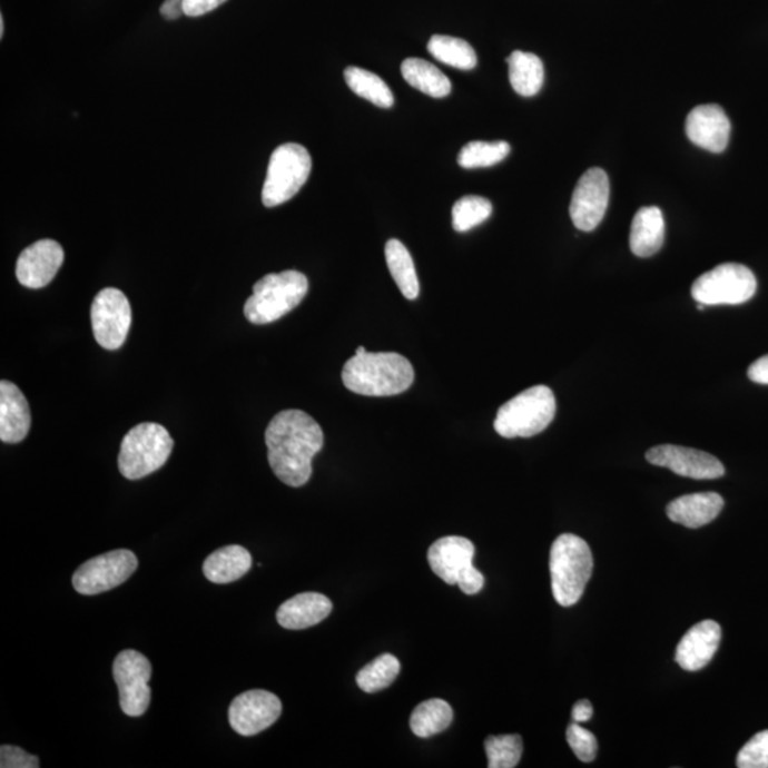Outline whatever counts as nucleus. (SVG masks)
Instances as JSON below:
<instances>
[{
  "label": "nucleus",
  "mask_w": 768,
  "mask_h": 768,
  "mask_svg": "<svg viewBox=\"0 0 768 768\" xmlns=\"http://www.w3.org/2000/svg\"><path fill=\"white\" fill-rule=\"evenodd\" d=\"M593 558L582 538L562 534L551 547L550 571L552 595L561 607L575 605L591 580Z\"/></svg>",
  "instance_id": "nucleus-3"
},
{
  "label": "nucleus",
  "mask_w": 768,
  "mask_h": 768,
  "mask_svg": "<svg viewBox=\"0 0 768 768\" xmlns=\"http://www.w3.org/2000/svg\"><path fill=\"white\" fill-rule=\"evenodd\" d=\"M452 706L442 699H430L420 703L410 717V727L420 739L442 733L453 721Z\"/></svg>",
  "instance_id": "nucleus-27"
},
{
  "label": "nucleus",
  "mask_w": 768,
  "mask_h": 768,
  "mask_svg": "<svg viewBox=\"0 0 768 768\" xmlns=\"http://www.w3.org/2000/svg\"><path fill=\"white\" fill-rule=\"evenodd\" d=\"M309 282L298 270H284L264 276L254 285V294L245 302V317L254 325L273 324L289 314L304 301Z\"/></svg>",
  "instance_id": "nucleus-4"
},
{
  "label": "nucleus",
  "mask_w": 768,
  "mask_h": 768,
  "mask_svg": "<svg viewBox=\"0 0 768 768\" xmlns=\"http://www.w3.org/2000/svg\"><path fill=\"white\" fill-rule=\"evenodd\" d=\"M730 120L717 105L695 107L686 119V135L695 146L710 152H723L730 140Z\"/></svg>",
  "instance_id": "nucleus-16"
},
{
  "label": "nucleus",
  "mask_w": 768,
  "mask_h": 768,
  "mask_svg": "<svg viewBox=\"0 0 768 768\" xmlns=\"http://www.w3.org/2000/svg\"><path fill=\"white\" fill-rule=\"evenodd\" d=\"M555 413L554 392L540 384L503 404L496 413L494 429L505 439L532 437L550 426Z\"/></svg>",
  "instance_id": "nucleus-5"
},
{
  "label": "nucleus",
  "mask_w": 768,
  "mask_h": 768,
  "mask_svg": "<svg viewBox=\"0 0 768 768\" xmlns=\"http://www.w3.org/2000/svg\"><path fill=\"white\" fill-rule=\"evenodd\" d=\"M739 768H768V730L760 731L737 755Z\"/></svg>",
  "instance_id": "nucleus-34"
},
{
  "label": "nucleus",
  "mask_w": 768,
  "mask_h": 768,
  "mask_svg": "<svg viewBox=\"0 0 768 768\" xmlns=\"http://www.w3.org/2000/svg\"><path fill=\"white\" fill-rule=\"evenodd\" d=\"M427 49L434 59L460 70H473L477 66V55L463 39L452 36L434 35Z\"/></svg>",
  "instance_id": "nucleus-29"
},
{
  "label": "nucleus",
  "mask_w": 768,
  "mask_h": 768,
  "mask_svg": "<svg viewBox=\"0 0 768 768\" xmlns=\"http://www.w3.org/2000/svg\"><path fill=\"white\" fill-rule=\"evenodd\" d=\"M756 291V276L747 266L723 264L696 279L691 296L705 306L741 305L750 301Z\"/></svg>",
  "instance_id": "nucleus-8"
},
{
  "label": "nucleus",
  "mask_w": 768,
  "mask_h": 768,
  "mask_svg": "<svg viewBox=\"0 0 768 768\" xmlns=\"http://www.w3.org/2000/svg\"><path fill=\"white\" fill-rule=\"evenodd\" d=\"M749 378L751 382L768 384V355L757 358L749 367Z\"/></svg>",
  "instance_id": "nucleus-39"
},
{
  "label": "nucleus",
  "mask_w": 768,
  "mask_h": 768,
  "mask_svg": "<svg viewBox=\"0 0 768 768\" xmlns=\"http://www.w3.org/2000/svg\"><path fill=\"white\" fill-rule=\"evenodd\" d=\"M647 460L658 467L669 469L675 474L695 480L720 479L726 473L725 465L715 455L682 445H658L649 450Z\"/></svg>",
  "instance_id": "nucleus-14"
},
{
  "label": "nucleus",
  "mask_w": 768,
  "mask_h": 768,
  "mask_svg": "<svg viewBox=\"0 0 768 768\" xmlns=\"http://www.w3.org/2000/svg\"><path fill=\"white\" fill-rule=\"evenodd\" d=\"M312 171V158L304 146L296 142L282 145L270 156L263 188L266 208L288 203L305 186Z\"/></svg>",
  "instance_id": "nucleus-7"
},
{
  "label": "nucleus",
  "mask_w": 768,
  "mask_h": 768,
  "mask_svg": "<svg viewBox=\"0 0 768 768\" xmlns=\"http://www.w3.org/2000/svg\"><path fill=\"white\" fill-rule=\"evenodd\" d=\"M346 85L353 93L373 102L382 109H391L394 105V96L383 79L372 71L351 66L345 70Z\"/></svg>",
  "instance_id": "nucleus-28"
},
{
  "label": "nucleus",
  "mask_w": 768,
  "mask_h": 768,
  "mask_svg": "<svg viewBox=\"0 0 768 768\" xmlns=\"http://www.w3.org/2000/svg\"><path fill=\"white\" fill-rule=\"evenodd\" d=\"M721 639L720 624L703 621L691 627L676 649L675 659L688 672H698L713 659Z\"/></svg>",
  "instance_id": "nucleus-18"
},
{
  "label": "nucleus",
  "mask_w": 768,
  "mask_h": 768,
  "mask_svg": "<svg viewBox=\"0 0 768 768\" xmlns=\"http://www.w3.org/2000/svg\"><path fill=\"white\" fill-rule=\"evenodd\" d=\"M332 609L329 598L317 592H304L282 603L276 612V621L282 628L301 631L325 621Z\"/></svg>",
  "instance_id": "nucleus-20"
},
{
  "label": "nucleus",
  "mask_w": 768,
  "mask_h": 768,
  "mask_svg": "<svg viewBox=\"0 0 768 768\" xmlns=\"http://www.w3.org/2000/svg\"><path fill=\"white\" fill-rule=\"evenodd\" d=\"M282 703L278 696L266 690H249L237 696L229 706V725L240 736L260 733L279 719Z\"/></svg>",
  "instance_id": "nucleus-13"
},
{
  "label": "nucleus",
  "mask_w": 768,
  "mask_h": 768,
  "mask_svg": "<svg viewBox=\"0 0 768 768\" xmlns=\"http://www.w3.org/2000/svg\"><path fill=\"white\" fill-rule=\"evenodd\" d=\"M698 309H699V311H703V309H705V305L699 304V305H698Z\"/></svg>",
  "instance_id": "nucleus-43"
},
{
  "label": "nucleus",
  "mask_w": 768,
  "mask_h": 768,
  "mask_svg": "<svg viewBox=\"0 0 768 768\" xmlns=\"http://www.w3.org/2000/svg\"><path fill=\"white\" fill-rule=\"evenodd\" d=\"M342 381L347 391L362 396H396L412 386L414 368L398 353H368L361 346L343 366Z\"/></svg>",
  "instance_id": "nucleus-2"
},
{
  "label": "nucleus",
  "mask_w": 768,
  "mask_h": 768,
  "mask_svg": "<svg viewBox=\"0 0 768 768\" xmlns=\"http://www.w3.org/2000/svg\"><path fill=\"white\" fill-rule=\"evenodd\" d=\"M484 582L485 580L483 573H481L479 570H475V567H473L460 577L457 587L465 593V595H475V593H479L481 589H483Z\"/></svg>",
  "instance_id": "nucleus-38"
},
{
  "label": "nucleus",
  "mask_w": 768,
  "mask_h": 768,
  "mask_svg": "<svg viewBox=\"0 0 768 768\" xmlns=\"http://www.w3.org/2000/svg\"><path fill=\"white\" fill-rule=\"evenodd\" d=\"M490 768H514L522 757V739L519 735L490 736L484 742Z\"/></svg>",
  "instance_id": "nucleus-32"
},
{
  "label": "nucleus",
  "mask_w": 768,
  "mask_h": 768,
  "mask_svg": "<svg viewBox=\"0 0 768 768\" xmlns=\"http://www.w3.org/2000/svg\"><path fill=\"white\" fill-rule=\"evenodd\" d=\"M510 69V83L515 93L522 97H532L540 93L544 85V65L538 56L526 51H512L506 59Z\"/></svg>",
  "instance_id": "nucleus-24"
},
{
  "label": "nucleus",
  "mask_w": 768,
  "mask_h": 768,
  "mask_svg": "<svg viewBox=\"0 0 768 768\" xmlns=\"http://www.w3.org/2000/svg\"><path fill=\"white\" fill-rule=\"evenodd\" d=\"M608 174L601 168H591L578 181L572 194L570 214L573 225L583 233H591L602 223L609 204Z\"/></svg>",
  "instance_id": "nucleus-12"
},
{
  "label": "nucleus",
  "mask_w": 768,
  "mask_h": 768,
  "mask_svg": "<svg viewBox=\"0 0 768 768\" xmlns=\"http://www.w3.org/2000/svg\"><path fill=\"white\" fill-rule=\"evenodd\" d=\"M567 740L578 759L583 762H591L595 760L598 751L597 737L591 731L583 729L580 723L573 721L568 726Z\"/></svg>",
  "instance_id": "nucleus-35"
},
{
  "label": "nucleus",
  "mask_w": 768,
  "mask_h": 768,
  "mask_svg": "<svg viewBox=\"0 0 768 768\" xmlns=\"http://www.w3.org/2000/svg\"><path fill=\"white\" fill-rule=\"evenodd\" d=\"M491 213H493V205L486 198L477 196L460 198L453 207V228L457 233H467L485 223Z\"/></svg>",
  "instance_id": "nucleus-33"
},
{
  "label": "nucleus",
  "mask_w": 768,
  "mask_h": 768,
  "mask_svg": "<svg viewBox=\"0 0 768 768\" xmlns=\"http://www.w3.org/2000/svg\"><path fill=\"white\" fill-rule=\"evenodd\" d=\"M138 567L135 552L116 550L91 558L75 572L73 588L81 595H97L125 583Z\"/></svg>",
  "instance_id": "nucleus-10"
},
{
  "label": "nucleus",
  "mask_w": 768,
  "mask_h": 768,
  "mask_svg": "<svg viewBox=\"0 0 768 768\" xmlns=\"http://www.w3.org/2000/svg\"><path fill=\"white\" fill-rule=\"evenodd\" d=\"M174 447L166 427L157 423H141L122 439L119 470L127 480H140L160 470Z\"/></svg>",
  "instance_id": "nucleus-6"
},
{
  "label": "nucleus",
  "mask_w": 768,
  "mask_h": 768,
  "mask_svg": "<svg viewBox=\"0 0 768 768\" xmlns=\"http://www.w3.org/2000/svg\"><path fill=\"white\" fill-rule=\"evenodd\" d=\"M725 500L716 493H698L679 496L668 505L666 514L676 524L700 529L710 524L723 510Z\"/></svg>",
  "instance_id": "nucleus-21"
},
{
  "label": "nucleus",
  "mask_w": 768,
  "mask_h": 768,
  "mask_svg": "<svg viewBox=\"0 0 768 768\" xmlns=\"http://www.w3.org/2000/svg\"><path fill=\"white\" fill-rule=\"evenodd\" d=\"M0 767L2 768H38V757L29 755L19 747L3 745L0 747Z\"/></svg>",
  "instance_id": "nucleus-36"
},
{
  "label": "nucleus",
  "mask_w": 768,
  "mask_h": 768,
  "mask_svg": "<svg viewBox=\"0 0 768 768\" xmlns=\"http://www.w3.org/2000/svg\"><path fill=\"white\" fill-rule=\"evenodd\" d=\"M160 12L163 18L168 20H176L181 18L183 14H186L184 13L183 0H166V2L161 4Z\"/></svg>",
  "instance_id": "nucleus-41"
},
{
  "label": "nucleus",
  "mask_w": 768,
  "mask_h": 768,
  "mask_svg": "<svg viewBox=\"0 0 768 768\" xmlns=\"http://www.w3.org/2000/svg\"><path fill=\"white\" fill-rule=\"evenodd\" d=\"M402 75L410 86L433 97V99H443V97L452 93V81L442 70L435 68L427 60L417 58L404 60Z\"/></svg>",
  "instance_id": "nucleus-25"
},
{
  "label": "nucleus",
  "mask_w": 768,
  "mask_h": 768,
  "mask_svg": "<svg viewBox=\"0 0 768 768\" xmlns=\"http://www.w3.org/2000/svg\"><path fill=\"white\" fill-rule=\"evenodd\" d=\"M268 461L282 483L305 485L312 475V460L324 447L325 435L315 419L302 410H284L266 427Z\"/></svg>",
  "instance_id": "nucleus-1"
},
{
  "label": "nucleus",
  "mask_w": 768,
  "mask_h": 768,
  "mask_svg": "<svg viewBox=\"0 0 768 768\" xmlns=\"http://www.w3.org/2000/svg\"><path fill=\"white\" fill-rule=\"evenodd\" d=\"M475 547L463 536H444L435 541L427 552L433 572L449 585H457L460 577L473 568Z\"/></svg>",
  "instance_id": "nucleus-17"
},
{
  "label": "nucleus",
  "mask_w": 768,
  "mask_h": 768,
  "mask_svg": "<svg viewBox=\"0 0 768 768\" xmlns=\"http://www.w3.org/2000/svg\"><path fill=\"white\" fill-rule=\"evenodd\" d=\"M90 317L96 341L101 347L117 351L125 345L132 316L130 302L121 291H100L91 305Z\"/></svg>",
  "instance_id": "nucleus-11"
},
{
  "label": "nucleus",
  "mask_w": 768,
  "mask_h": 768,
  "mask_svg": "<svg viewBox=\"0 0 768 768\" xmlns=\"http://www.w3.org/2000/svg\"><path fill=\"white\" fill-rule=\"evenodd\" d=\"M384 255H386V263L388 270H391L392 278L396 282L404 298L410 301L417 299L420 284L416 266H414L408 249L404 247L401 240L391 239L387 240L386 248H384Z\"/></svg>",
  "instance_id": "nucleus-26"
},
{
  "label": "nucleus",
  "mask_w": 768,
  "mask_h": 768,
  "mask_svg": "<svg viewBox=\"0 0 768 768\" xmlns=\"http://www.w3.org/2000/svg\"><path fill=\"white\" fill-rule=\"evenodd\" d=\"M253 567V557L240 545L219 548L204 561L205 578L213 583H230L240 580Z\"/></svg>",
  "instance_id": "nucleus-23"
},
{
  "label": "nucleus",
  "mask_w": 768,
  "mask_h": 768,
  "mask_svg": "<svg viewBox=\"0 0 768 768\" xmlns=\"http://www.w3.org/2000/svg\"><path fill=\"white\" fill-rule=\"evenodd\" d=\"M592 715L593 709L589 700H580L573 706L572 720L575 721V723H585V721L591 720Z\"/></svg>",
  "instance_id": "nucleus-40"
},
{
  "label": "nucleus",
  "mask_w": 768,
  "mask_h": 768,
  "mask_svg": "<svg viewBox=\"0 0 768 768\" xmlns=\"http://www.w3.org/2000/svg\"><path fill=\"white\" fill-rule=\"evenodd\" d=\"M65 263V250L53 239H40L20 254L17 278L29 289L48 286Z\"/></svg>",
  "instance_id": "nucleus-15"
},
{
  "label": "nucleus",
  "mask_w": 768,
  "mask_h": 768,
  "mask_svg": "<svg viewBox=\"0 0 768 768\" xmlns=\"http://www.w3.org/2000/svg\"><path fill=\"white\" fill-rule=\"evenodd\" d=\"M4 33V23H3V18H0V36L3 38Z\"/></svg>",
  "instance_id": "nucleus-42"
},
{
  "label": "nucleus",
  "mask_w": 768,
  "mask_h": 768,
  "mask_svg": "<svg viewBox=\"0 0 768 768\" xmlns=\"http://www.w3.org/2000/svg\"><path fill=\"white\" fill-rule=\"evenodd\" d=\"M29 403L17 384L0 382V440L3 443L18 444L29 434Z\"/></svg>",
  "instance_id": "nucleus-19"
},
{
  "label": "nucleus",
  "mask_w": 768,
  "mask_h": 768,
  "mask_svg": "<svg viewBox=\"0 0 768 768\" xmlns=\"http://www.w3.org/2000/svg\"><path fill=\"white\" fill-rule=\"evenodd\" d=\"M227 0H183L184 13L189 18L204 17L221 7Z\"/></svg>",
  "instance_id": "nucleus-37"
},
{
  "label": "nucleus",
  "mask_w": 768,
  "mask_h": 768,
  "mask_svg": "<svg viewBox=\"0 0 768 768\" xmlns=\"http://www.w3.org/2000/svg\"><path fill=\"white\" fill-rule=\"evenodd\" d=\"M664 240L663 214L658 207L640 208L634 215L631 228L632 253L639 258H649L659 253Z\"/></svg>",
  "instance_id": "nucleus-22"
},
{
  "label": "nucleus",
  "mask_w": 768,
  "mask_h": 768,
  "mask_svg": "<svg viewBox=\"0 0 768 768\" xmlns=\"http://www.w3.org/2000/svg\"><path fill=\"white\" fill-rule=\"evenodd\" d=\"M401 672V662L391 653H384L368 663L356 676L358 688L366 693H376L388 688Z\"/></svg>",
  "instance_id": "nucleus-30"
},
{
  "label": "nucleus",
  "mask_w": 768,
  "mask_h": 768,
  "mask_svg": "<svg viewBox=\"0 0 768 768\" xmlns=\"http://www.w3.org/2000/svg\"><path fill=\"white\" fill-rule=\"evenodd\" d=\"M511 147L506 141H471L461 148L457 161L460 167L473 168L493 167L509 157Z\"/></svg>",
  "instance_id": "nucleus-31"
},
{
  "label": "nucleus",
  "mask_w": 768,
  "mask_h": 768,
  "mask_svg": "<svg viewBox=\"0 0 768 768\" xmlns=\"http://www.w3.org/2000/svg\"><path fill=\"white\" fill-rule=\"evenodd\" d=\"M152 675L151 663L137 650H122L112 663L117 688H119L122 713L140 717L146 713L151 701V689L148 686Z\"/></svg>",
  "instance_id": "nucleus-9"
}]
</instances>
